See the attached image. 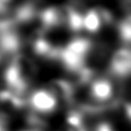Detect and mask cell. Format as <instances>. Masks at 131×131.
Here are the masks:
<instances>
[{"instance_id": "obj_1", "label": "cell", "mask_w": 131, "mask_h": 131, "mask_svg": "<svg viewBox=\"0 0 131 131\" xmlns=\"http://www.w3.org/2000/svg\"><path fill=\"white\" fill-rule=\"evenodd\" d=\"M91 43L87 39L78 38L68 43L59 52V59L67 70L77 73L85 68V59L90 52Z\"/></svg>"}, {"instance_id": "obj_2", "label": "cell", "mask_w": 131, "mask_h": 131, "mask_svg": "<svg viewBox=\"0 0 131 131\" xmlns=\"http://www.w3.org/2000/svg\"><path fill=\"white\" fill-rule=\"evenodd\" d=\"M12 18L0 19V50L5 53H16L20 47V38Z\"/></svg>"}, {"instance_id": "obj_3", "label": "cell", "mask_w": 131, "mask_h": 131, "mask_svg": "<svg viewBox=\"0 0 131 131\" xmlns=\"http://www.w3.org/2000/svg\"><path fill=\"white\" fill-rule=\"evenodd\" d=\"M29 102L35 111L43 114L54 111L57 104L56 97L53 95V93L50 90L45 89H38L34 91L30 96Z\"/></svg>"}, {"instance_id": "obj_4", "label": "cell", "mask_w": 131, "mask_h": 131, "mask_svg": "<svg viewBox=\"0 0 131 131\" xmlns=\"http://www.w3.org/2000/svg\"><path fill=\"white\" fill-rule=\"evenodd\" d=\"M110 70L113 75L118 77L131 75V49L121 48L117 50L112 57Z\"/></svg>"}, {"instance_id": "obj_5", "label": "cell", "mask_w": 131, "mask_h": 131, "mask_svg": "<svg viewBox=\"0 0 131 131\" xmlns=\"http://www.w3.org/2000/svg\"><path fill=\"white\" fill-rule=\"evenodd\" d=\"M113 92L114 90L112 83L104 78L96 79L90 85L91 97L100 102L110 100L113 96Z\"/></svg>"}, {"instance_id": "obj_6", "label": "cell", "mask_w": 131, "mask_h": 131, "mask_svg": "<svg viewBox=\"0 0 131 131\" xmlns=\"http://www.w3.org/2000/svg\"><path fill=\"white\" fill-rule=\"evenodd\" d=\"M49 90L53 95L64 102H71L74 95V87L71 82L66 80H54L51 82Z\"/></svg>"}, {"instance_id": "obj_7", "label": "cell", "mask_w": 131, "mask_h": 131, "mask_svg": "<svg viewBox=\"0 0 131 131\" xmlns=\"http://www.w3.org/2000/svg\"><path fill=\"white\" fill-rule=\"evenodd\" d=\"M33 49L35 53L41 57L45 58H58L60 50L54 47L49 41L46 39L39 37L33 43Z\"/></svg>"}, {"instance_id": "obj_8", "label": "cell", "mask_w": 131, "mask_h": 131, "mask_svg": "<svg viewBox=\"0 0 131 131\" xmlns=\"http://www.w3.org/2000/svg\"><path fill=\"white\" fill-rule=\"evenodd\" d=\"M102 23L100 10L89 9L84 14V29L90 33H95L99 30Z\"/></svg>"}, {"instance_id": "obj_9", "label": "cell", "mask_w": 131, "mask_h": 131, "mask_svg": "<svg viewBox=\"0 0 131 131\" xmlns=\"http://www.w3.org/2000/svg\"><path fill=\"white\" fill-rule=\"evenodd\" d=\"M66 21H67L69 28L73 32L78 33L84 28V15H82V13H80L74 7H68L67 8Z\"/></svg>"}, {"instance_id": "obj_10", "label": "cell", "mask_w": 131, "mask_h": 131, "mask_svg": "<svg viewBox=\"0 0 131 131\" xmlns=\"http://www.w3.org/2000/svg\"><path fill=\"white\" fill-rule=\"evenodd\" d=\"M9 6V2L8 1H0V14H4L7 10Z\"/></svg>"}, {"instance_id": "obj_11", "label": "cell", "mask_w": 131, "mask_h": 131, "mask_svg": "<svg viewBox=\"0 0 131 131\" xmlns=\"http://www.w3.org/2000/svg\"><path fill=\"white\" fill-rule=\"evenodd\" d=\"M68 131H87L84 125H79V126H69L67 128Z\"/></svg>"}, {"instance_id": "obj_12", "label": "cell", "mask_w": 131, "mask_h": 131, "mask_svg": "<svg viewBox=\"0 0 131 131\" xmlns=\"http://www.w3.org/2000/svg\"><path fill=\"white\" fill-rule=\"evenodd\" d=\"M0 131H6L5 128V119L3 116H0Z\"/></svg>"}]
</instances>
